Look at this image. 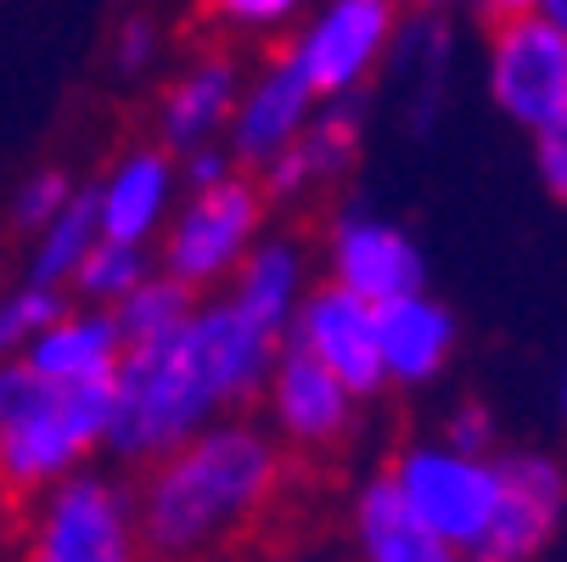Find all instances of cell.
Returning a JSON list of instances; mask_svg holds the SVG:
<instances>
[{
	"instance_id": "20",
	"label": "cell",
	"mask_w": 567,
	"mask_h": 562,
	"mask_svg": "<svg viewBox=\"0 0 567 562\" xmlns=\"http://www.w3.org/2000/svg\"><path fill=\"white\" fill-rule=\"evenodd\" d=\"M349 523H354L360 562H472L461 545H450L444 534H433L411 507H404V495H399L388 467L360 484Z\"/></svg>"
},
{
	"instance_id": "34",
	"label": "cell",
	"mask_w": 567,
	"mask_h": 562,
	"mask_svg": "<svg viewBox=\"0 0 567 562\" xmlns=\"http://www.w3.org/2000/svg\"><path fill=\"white\" fill-rule=\"evenodd\" d=\"M404 7H411V12H455L461 0H404Z\"/></svg>"
},
{
	"instance_id": "18",
	"label": "cell",
	"mask_w": 567,
	"mask_h": 562,
	"mask_svg": "<svg viewBox=\"0 0 567 562\" xmlns=\"http://www.w3.org/2000/svg\"><path fill=\"white\" fill-rule=\"evenodd\" d=\"M315 259H309V243L298 231H265V243L248 254V265L236 270V282L225 287V298L236 309H248L259 327H270L276 338L292 333V320L315 287Z\"/></svg>"
},
{
	"instance_id": "11",
	"label": "cell",
	"mask_w": 567,
	"mask_h": 562,
	"mask_svg": "<svg viewBox=\"0 0 567 562\" xmlns=\"http://www.w3.org/2000/svg\"><path fill=\"white\" fill-rule=\"evenodd\" d=\"M259 406H265V422L281 445H292L303 456H327V450L349 445V433L360 428L365 399L327 360H315L298 344H287Z\"/></svg>"
},
{
	"instance_id": "32",
	"label": "cell",
	"mask_w": 567,
	"mask_h": 562,
	"mask_svg": "<svg viewBox=\"0 0 567 562\" xmlns=\"http://www.w3.org/2000/svg\"><path fill=\"white\" fill-rule=\"evenodd\" d=\"M466 7H472L483 23H512V18L539 12V0H466Z\"/></svg>"
},
{
	"instance_id": "19",
	"label": "cell",
	"mask_w": 567,
	"mask_h": 562,
	"mask_svg": "<svg viewBox=\"0 0 567 562\" xmlns=\"http://www.w3.org/2000/svg\"><path fill=\"white\" fill-rule=\"evenodd\" d=\"M124 355H130V338H124L113 309L68 304L51 327L34 338V349L23 360L34 371H45L51 382H113Z\"/></svg>"
},
{
	"instance_id": "2",
	"label": "cell",
	"mask_w": 567,
	"mask_h": 562,
	"mask_svg": "<svg viewBox=\"0 0 567 562\" xmlns=\"http://www.w3.org/2000/svg\"><path fill=\"white\" fill-rule=\"evenodd\" d=\"M287 484V456L270 422L219 417L164 461L135 472L146 562H197L248 534Z\"/></svg>"
},
{
	"instance_id": "33",
	"label": "cell",
	"mask_w": 567,
	"mask_h": 562,
	"mask_svg": "<svg viewBox=\"0 0 567 562\" xmlns=\"http://www.w3.org/2000/svg\"><path fill=\"white\" fill-rule=\"evenodd\" d=\"M539 12H545V18H550V23L567 34V0H539Z\"/></svg>"
},
{
	"instance_id": "24",
	"label": "cell",
	"mask_w": 567,
	"mask_h": 562,
	"mask_svg": "<svg viewBox=\"0 0 567 562\" xmlns=\"http://www.w3.org/2000/svg\"><path fill=\"white\" fill-rule=\"evenodd\" d=\"M157 270V248L141 243H113L102 236L96 254L85 259V270L73 276V304H96V309H118L146 276Z\"/></svg>"
},
{
	"instance_id": "7",
	"label": "cell",
	"mask_w": 567,
	"mask_h": 562,
	"mask_svg": "<svg viewBox=\"0 0 567 562\" xmlns=\"http://www.w3.org/2000/svg\"><path fill=\"white\" fill-rule=\"evenodd\" d=\"M388 472H393L404 507L433 534H444L466 556L483 545L495 507H501V456H466L444 439H411L393 450Z\"/></svg>"
},
{
	"instance_id": "35",
	"label": "cell",
	"mask_w": 567,
	"mask_h": 562,
	"mask_svg": "<svg viewBox=\"0 0 567 562\" xmlns=\"http://www.w3.org/2000/svg\"><path fill=\"white\" fill-rule=\"evenodd\" d=\"M561 422H567V371H561Z\"/></svg>"
},
{
	"instance_id": "27",
	"label": "cell",
	"mask_w": 567,
	"mask_h": 562,
	"mask_svg": "<svg viewBox=\"0 0 567 562\" xmlns=\"http://www.w3.org/2000/svg\"><path fill=\"white\" fill-rule=\"evenodd\" d=\"M164 51H169V29L152 7L118 12V23L107 34V68H113L118 85H146L157 73V62H164Z\"/></svg>"
},
{
	"instance_id": "22",
	"label": "cell",
	"mask_w": 567,
	"mask_h": 562,
	"mask_svg": "<svg viewBox=\"0 0 567 562\" xmlns=\"http://www.w3.org/2000/svg\"><path fill=\"white\" fill-rule=\"evenodd\" d=\"M102 243V214H96V192L85 186L40 236H29V259H23V282L40 287H62L73 293V276L85 270V259Z\"/></svg>"
},
{
	"instance_id": "4",
	"label": "cell",
	"mask_w": 567,
	"mask_h": 562,
	"mask_svg": "<svg viewBox=\"0 0 567 562\" xmlns=\"http://www.w3.org/2000/svg\"><path fill=\"white\" fill-rule=\"evenodd\" d=\"M23 562H146L135 484L124 472H73L23 512Z\"/></svg>"
},
{
	"instance_id": "26",
	"label": "cell",
	"mask_w": 567,
	"mask_h": 562,
	"mask_svg": "<svg viewBox=\"0 0 567 562\" xmlns=\"http://www.w3.org/2000/svg\"><path fill=\"white\" fill-rule=\"evenodd\" d=\"M73 304V293L62 287H40V282H12L0 287V366L23 360L34 349V338L51 327V320Z\"/></svg>"
},
{
	"instance_id": "12",
	"label": "cell",
	"mask_w": 567,
	"mask_h": 562,
	"mask_svg": "<svg viewBox=\"0 0 567 562\" xmlns=\"http://www.w3.org/2000/svg\"><path fill=\"white\" fill-rule=\"evenodd\" d=\"M91 192H96L102 236L157 248L186 197V175H181V157L164 141H135L91 181Z\"/></svg>"
},
{
	"instance_id": "23",
	"label": "cell",
	"mask_w": 567,
	"mask_h": 562,
	"mask_svg": "<svg viewBox=\"0 0 567 562\" xmlns=\"http://www.w3.org/2000/svg\"><path fill=\"white\" fill-rule=\"evenodd\" d=\"M197 304H203V293L192 287V282H181V276H169L164 265H157L113 315H118V327H124V338H130V349H141V344H164V338H175L186 320L197 315Z\"/></svg>"
},
{
	"instance_id": "21",
	"label": "cell",
	"mask_w": 567,
	"mask_h": 562,
	"mask_svg": "<svg viewBox=\"0 0 567 562\" xmlns=\"http://www.w3.org/2000/svg\"><path fill=\"white\" fill-rule=\"evenodd\" d=\"M450 57H455V29L450 12H404L399 45L388 57V73L404 85V130L433 135L450 102Z\"/></svg>"
},
{
	"instance_id": "30",
	"label": "cell",
	"mask_w": 567,
	"mask_h": 562,
	"mask_svg": "<svg viewBox=\"0 0 567 562\" xmlns=\"http://www.w3.org/2000/svg\"><path fill=\"white\" fill-rule=\"evenodd\" d=\"M534 141V175H539V186L556 197V203H567V113H556L545 130H534L528 135Z\"/></svg>"
},
{
	"instance_id": "10",
	"label": "cell",
	"mask_w": 567,
	"mask_h": 562,
	"mask_svg": "<svg viewBox=\"0 0 567 562\" xmlns=\"http://www.w3.org/2000/svg\"><path fill=\"white\" fill-rule=\"evenodd\" d=\"M248 91V62L241 51H230V40H208L197 45L152 102V141H164L175 157L214 146L230 135V119Z\"/></svg>"
},
{
	"instance_id": "17",
	"label": "cell",
	"mask_w": 567,
	"mask_h": 562,
	"mask_svg": "<svg viewBox=\"0 0 567 562\" xmlns=\"http://www.w3.org/2000/svg\"><path fill=\"white\" fill-rule=\"evenodd\" d=\"M377 333H382V366H388V388H427L450 371L455 344H461V320L444 298L404 293L377 304Z\"/></svg>"
},
{
	"instance_id": "13",
	"label": "cell",
	"mask_w": 567,
	"mask_h": 562,
	"mask_svg": "<svg viewBox=\"0 0 567 562\" xmlns=\"http://www.w3.org/2000/svg\"><path fill=\"white\" fill-rule=\"evenodd\" d=\"M287 344H298L303 355L327 360L360 399L388 394V366H382V333H377V304L338 287V282H315Z\"/></svg>"
},
{
	"instance_id": "25",
	"label": "cell",
	"mask_w": 567,
	"mask_h": 562,
	"mask_svg": "<svg viewBox=\"0 0 567 562\" xmlns=\"http://www.w3.org/2000/svg\"><path fill=\"white\" fill-rule=\"evenodd\" d=\"M309 0H197V23L214 40H292Z\"/></svg>"
},
{
	"instance_id": "6",
	"label": "cell",
	"mask_w": 567,
	"mask_h": 562,
	"mask_svg": "<svg viewBox=\"0 0 567 562\" xmlns=\"http://www.w3.org/2000/svg\"><path fill=\"white\" fill-rule=\"evenodd\" d=\"M399 29H404V0H320L281 45L315 85V96L338 102V96H365L377 73H388Z\"/></svg>"
},
{
	"instance_id": "1",
	"label": "cell",
	"mask_w": 567,
	"mask_h": 562,
	"mask_svg": "<svg viewBox=\"0 0 567 562\" xmlns=\"http://www.w3.org/2000/svg\"><path fill=\"white\" fill-rule=\"evenodd\" d=\"M281 349L287 338L259 327L225 293H208L175 338L124 355L113 377L107 456L124 472H141L197 439L203 428H214L219 417L259 406Z\"/></svg>"
},
{
	"instance_id": "29",
	"label": "cell",
	"mask_w": 567,
	"mask_h": 562,
	"mask_svg": "<svg viewBox=\"0 0 567 562\" xmlns=\"http://www.w3.org/2000/svg\"><path fill=\"white\" fill-rule=\"evenodd\" d=\"M439 439L455 445V450H466V456H495L501 450V422H495V411L483 406V399H461V406L444 417V433Z\"/></svg>"
},
{
	"instance_id": "28",
	"label": "cell",
	"mask_w": 567,
	"mask_h": 562,
	"mask_svg": "<svg viewBox=\"0 0 567 562\" xmlns=\"http://www.w3.org/2000/svg\"><path fill=\"white\" fill-rule=\"evenodd\" d=\"M79 192H85V186L73 181L68 164H40V170H29V175L18 181V192H12V203H7V225H12L18 236H40Z\"/></svg>"
},
{
	"instance_id": "15",
	"label": "cell",
	"mask_w": 567,
	"mask_h": 562,
	"mask_svg": "<svg viewBox=\"0 0 567 562\" xmlns=\"http://www.w3.org/2000/svg\"><path fill=\"white\" fill-rule=\"evenodd\" d=\"M365 113L371 102L365 96H338V102H320V113L309 119V130L276 157L270 170H259V186L276 208H292V203H309V197H327L338 192L360 152H365Z\"/></svg>"
},
{
	"instance_id": "31",
	"label": "cell",
	"mask_w": 567,
	"mask_h": 562,
	"mask_svg": "<svg viewBox=\"0 0 567 562\" xmlns=\"http://www.w3.org/2000/svg\"><path fill=\"white\" fill-rule=\"evenodd\" d=\"M241 164H236V152L225 146V141H214V146H197V152H186L181 157V175H186V192H203V186H219V181H230Z\"/></svg>"
},
{
	"instance_id": "5",
	"label": "cell",
	"mask_w": 567,
	"mask_h": 562,
	"mask_svg": "<svg viewBox=\"0 0 567 562\" xmlns=\"http://www.w3.org/2000/svg\"><path fill=\"white\" fill-rule=\"evenodd\" d=\"M270 208L276 203L265 197L259 175H248V170H236L219 186L186 192L169 231H164V243H157V265L181 282H192L203 298L225 293L236 282V270L248 265V254L265 243Z\"/></svg>"
},
{
	"instance_id": "16",
	"label": "cell",
	"mask_w": 567,
	"mask_h": 562,
	"mask_svg": "<svg viewBox=\"0 0 567 562\" xmlns=\"http://www.w3.org/2000/svg\"><path fill=\"white\" fill-rule=\"evenodd\" d=\"M320 113V96L315 85L298 73V62L287 57V45L265 51V62L248 73V91H241V108L230 119V135L225 146L236 152V164L259 175L270 170L276 157L309 130V119Z\"/></svg>"
},
{
	"instance_id": "8",
	"label": "cell",
	"mask_w": 567,
	"mask_h": 562,
	"mask_svg": "<svg viewBox=\"0 0 567 562\" xmlns=\"http://www.w3.org/2000/svg\"><path fill=\"white\" fill-rule=\"evenodd\" d=\"M483 79H489V102L506 124L528 135L545 130L556 113H567V34L545 12L489 23Z\"/></svg>"
},
{
	"instance_id": "3",
	"label": "cell",
	"mask_w": 567,
	"mask_h": 562,
	"mask_svg": "<svg viewBox=\"0 0 567 562\" xmlns=\"http://www.w3.org/2000/svg\"><path fill=\"white\" fill-rule=\"evenodd\" d=\"M113 382H51L29 360L0 366V507L18 523L56 490L85 472L91 456H107Z\"/></svg>"
},
{
	"instance_id": "14",
	"label": "cell",
	"mask_w": 567,
	"mask_h": 562,
	"mask_svg": "<svg viewBox=\"0 0 567 562\" xmlns=\"http://www.w3.org/2000/svg\"><path fill=\"white\" fill-rule=\"evenodd\" d=\"M567 512V467L545 450L501 456V507L472 562H528L550 545Z\"/></svg>"
},
{
	"instance_id": "9",
	"label": "cell",
	"mask_w": 567,
	"mask_h": 562,
	"mask_svg": "<svg viewBox=\"0 0 567 562\" xmlns=\"http://www.w3.org/2000/svg\"><path fill=\"white\" fill-rule=\"evenodd\" d=\"M320 265H327V282L388 304L404 293L427 287V254L399 219L377 214L371 203H343L327 214V231H320Z\"/></svg>"
}]
</instances>
